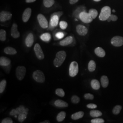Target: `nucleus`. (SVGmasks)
I'll return each mask as SVG.
<instances>
[{"mask_svg": "<svg viewBox=\"0 0 123 123\" xmlns=\"http://www.w3.org/2000/svg\"><path fill=\"white\" fill-rule=\"evenodd\" d=\"M26 73V68L24 66H18L16 70V77L19 80H22Z\"/></svg>", "mask_w": 123, "mask_h": 123, "instance_id": "39448f33", "label": "nucleus"}, {"mask_svg": "<svg viewBox=\"0 0 123 123\" xmlns=\"http://www.w3.org/2000/svg\"><path fill=\"white\" fill-rule=\"evenodd\" d=\"M80 98L77 95H74L71 98V102L73 104H78L80 102Z\"/></svg>", "mask_w": 123, "mask_h": 123, "instance_id": "c9c22d12", "label": "nucleus"}, {"mask_svg": "<svg viewBox=\"0 0 123 123\" xmlns=\"http://www.w3.org/2000/svg\"><path fill=\"white\" fill-rule=\"evenodd\" d=\"M122 106L119 105L115 106L113 109V113L115 115L119 114L120 111L122 110Z\"/></svg>", "mask_w": 123, "mask_h": 123, "instance_id": "7c9ffc66", "label": "nucleus"}, {"mask_svg": "<svg viewBox=\"0 0 123 123\" xmlns=\"http://www.w3.org/2000/svg\"><path fill=\"white\" fill-rule=\"evenodd\" d=\"M40 38L44 42H49L51 39V36L50 34L49 33H44L41 35L40 36Z\"/></svg>", "mask_w": 123, "mask_h": 123, "instance_id": "cd10ccee", "label": "nucleus"}, {"mask_svg": "<svg viewBox=\"0 0 123 123\" xmlns=\"http://www.w3.org/2000/svg\"><path fill=\"white\" fill-rule=\"evenodd\" d=\"M11 62V60L7 57H1L0 58V65L1 66H8L9 65H10Z\"/></svg>", "mask_w": 123, "mask_h": 123, "instance_id": "f3484780", "label": "nucleus"}, {"mask_svg": "<svg viewBox=\"0 0 123 123\" xmlns=\"http://www.w3.org/2000/svg\"><path fill=\"white\" fill-rule=\"evenodd\" d=\"M79 19L82 22L85 23H90L92 22L93 20L90 15L86 12H83L80 14Z\"/></svg>", "mask_w": 123, "mask_h": 123, "instance_id": "423d86ee", "label": "nucleus"}, {"mask_svg": "<svg viewBox=\"0 0 123 123\" xmlns=\"http://www.w3.org/2000/svg\"><path fill=\"white\" fill-rule=\"evenodd\" d=\"M59 17L57 15H52L50 24L53 27L57 26L58 25V22H59Z\"/></svg>", "mask_w": 123, "mask_h": 123, "instance_id": "a211bd4d", "label": "nucleus"}, {"mask_svg": "<svg viewBox=\"0 0 123 123\" xmlns=\"http://www.w3.org/2000/svg\"><path fill=\"white\" fill-rule=\"evenodd\" d=\"M4 51L5 53L8 55H15L17 53V51L15 49L10 47H6L4 49Z\"/></svg>", "mask_w": 123, "mask_h": 123, "instance_id": "5701e85b", "label": "nucleus"}, {"mask_svg": "<svg viewBox=\"0 0 123 123\" xmlns=\"http://www.w3.org/2000/svg\"><path fill=\"white\" fill-rule=\"evenodd\" d=\"M34 50L35 53L38 59L42 60L44 59V53H43V51L39 44L38 43H36L35 45Z\"/></svg>", "mask_w": 123, "mask_h": 123, "instance_id": "1a4fd4ad", "label": "nucleus"}, {"mask_svg": "<svg viewBox=\"0 0 123 123\" xmlns=\"http://www.w3.org/2000/svg\"><path fill=\"white\" fill-rule=\"evenodd\" d=\"M36 0H26V1L27 3H31L35 1Z\"/></svg>", "mask_w": 123, "mask_h": 123, "instance_id": "de8ad7c7", "label": "nucleus"}, {"mask_svg": "<svg viewBox=\"0 0 123 123\" xmlns=\"http://www.w3.org/2000/svg\"><path fill=\"white\" fill-rule=\"evenodd\" d=\"M56 94L58 96L61 97H63L65 95V92L64 90L62 88H57L56 90L55 91Z\"/></svg>", "mask_w": 123, "mask_h": 123, "instance_id": "72a5a7b5", "label": "nucleus"}, {"mask_svg": "<svg viewBox=\"0 0 123 123\" xmlns=\"http://www.w3.org/2000/svg\"><path fill=\"white\" fill-rule=\"evenodd\" d=\"M50 123V121H49V120H45L44 121H43V122H41V123Z\"/></svg>", "mask_w": 123, "mask_h": 123, "instance_id": "8fccbe9b", "label": "nucleus"}, {"mask_svg": "<svg viewBox=\"0 0 123 123\" xmlns=\"http://www.w3.org/2000/svg\"><path fill=\"white\" fill-rule=\"evenodd\" d=\"M84 97L86 99L92 100L94 98V96L92 95V94L89 93L85 94L84 95Z\"/></svg>", "mask_w": 123, "mask_h": 123, "instance_id": "ea45409f", "label": "nucleus"}, {"mask_svg": "<svg viewBox=\"0 0 123 123\" xmlns=\"http://www.w3.org/2000/svg\"><path fill=\"white\" fill-rule=\"evenodd\" d=\"M6 31L3 29L0 30V40L1 41H5L6 40Z\"/></svg>", "mask_w": 123, "mask_h": 123, "instance_id": "473e14b6", "label": "nucleus"}, {"mask_svg": "<svg viewBox=\"0 0 123 123\" xmlns=\"http://www.w3.org/2000/svg\"><path fill=\"white\" fill-rule=\"evenodd\" d=\"M68 26V23L65 21H61L59 22V26L60 27L62 30L66 29Z\"/></svg>", "mask_w": 123, "mask_h": 123, "instance_id": "e433bc0d", "label": "nucleus"}, {"mask_svg": "<svg viewBox=\"0 0 123 123\" xmlns=\"http://www.w3.org/2000/svg\"><path fill=\"white\" fill-rule=\"evenodd\" d=\"M86 12V8L84 6H79L74 11L73 13V16L77 19H79V15L80 14L83 12Z\"/></svg>", "mask_w": 123, "mask_h": 123, "instance_id": "dca6fc26", "label": "nucleus"}, {"mask_svg": "<svg viewBox=\"0 0 123 123\" xmlns=\"http://www.w3.org/2000/svg\"><path fill=\"white\" fill-rule=\"evenodd\" d=\"M37 20L40 26L43 28L46 29L49 27V22L43 14H39L37 15Z\"/></svg>", "mask_w": 123, "mask_h": 123, "instance_id": "6e6552de", "label": "nucleus"}, {"mask_svg": "<svg viewBox=\"0 0 123 123\" xmlns=\"http://www.w3.org/2000/svg\"><path fill=\"white\" fill-rule=\"evenodd\" d=\"M90 115L93 118H97L100 117L102 115V113L100 111L98 110H93L90 111Z\"/></svg>", "mask_w": 123, "mask_h": 123, "instance_id": "a878e982", "label": "nucleus"}, {"mask_svg": "<svg viewBox=\"0 0 123 123\" xmlns=\"http://www.w3.org/2000/svg\"><path fill=\"white\" fill-rule=\"evenodd\" d=\"M91 86L94 90H98L100 88V84L97 79H92L91 82Z\"/></svg>", "mask_w": 123, "mask_h": 123, "instance_id": "412c9836", "label": "nucleus"}, {"mask_svg": "<svg viewBox=\"0 0 123 123\" xmlns=\"http://www.w3.org/2000/svg\"><path fill=\"white\" fill-rule=\"evenodd\" d=\"M10 115H11V116H14V115H17V114H19V113H18V110H17V109L16 110H14V109H13L12 110L11 112H10Z\"/></svg>", "mask_w": 123, "mask_h": 123, "instance_id": "37998d69", "label": "nucleus"}, {"mask_svg": "<svg viewBox=\"0 0 123 123\" xmlns=\"http://www.w3.org/2000/svg\"><path fill=\"white\" fill-rule=\"evenodd\" d=\"M76 31L79 35L82 36L86 35L88 32L87 28L82 25H78L76 27Z\"/></svg>", "mask_w": 123, "mask_h": 123, "instance_id": "9b49d317", "label": "nucleus"}, {"mask_svg": "<svg viewBox=\"0 0 123 123\" xmlns=\"http://www.w3.org/2000/svg\"><path fill=\"white\" fill-rule=\"evenodd\" d=\"M101 85L103 88H107L109 84V80L108 78L105 75L102 76L100 79Z\"/></svg>", "mask_w": 123, "mask_h": 123, "instance_id": "aec40b11", "label": "nucleus"}, {"mask_svg": "<svg viewBox=\"0 0 123 123\" xmlns=\"http://www.w3.org/2000/svg\"><path fill=\"white\" fill-rule=\"evenodd\" d=\"M62 14L63 13L61 12H55V13H53V15H57L59 18L62 15Z\"/></svg>", "mask_w": 123, "mask_h": 123, "instance_id": "a18cd8bd", "label": "nucleus"}, {"mask_svg": "<svg viewBox=\"0 0 123 123\" xmlns=\"http://www.w3.org/2000/svg\"><path fill=\"white\" fill-rule=\"evenodd\" d=\"M27 114L24 113H22L19 114L18 116V120L20 123H22L24 120L26 118Z\"/></svg>", "mask_w": 123, "mask_h": 123, "instance_id": "f704fd0d", "label": "nucleus"}, {"mask_svg": "<svg viewBox=\"0 0 123 123\" xmlns=\"http://www.w3.org/2000/svg\"><path fill=\"white\" fill-rule=\"evenodd\" d=\"M84 115V112L83 111H79L78 112L72 114L71 116V118L74 120H78L83 117Z\"/></svg>", "mask_w": 123, "mask_h": 123, "instance_id": "b1692460", "label": "nucleus"}, {"mask_svg": "<svg viewBox=\"0 0 123 123\" xmlns=\"http://www.w3.org/2000/svg\"><path fill=\"white\" fill-rule=\"evenodd\" d=\"M78 1L79 0H69V2L71 4H74L77 3Z\"/></svg>", "mask_w": 123, "mask_h": 123, "instance_id": "49530a36", "label": "nucleus"}, {"mask_svg": "<svg viewBox=\"0 0 123 123\" xmlns=\"http://www.w3.org/2000/svg\"><path fill=\"white\" fill-rule=\"evenodd\" d=\"M94 53L97 56L99 57H103L105 56V51L100 47H98L95 49Z\"/></svg>", "mask_w": 123, "mask_h": 123, "instance_id": "6ab92c4d", "label": "nucleus"}, {"mask_svg": "<svg viewBox=\"0 0 123 123\" xmlns=\"http://www.w3.org/2000/svg\"><path fill=\"white\" fill-rule=\"evenodd\" d=\"M54 3V0H43L44 6L46 7H51Z\"/></svg>", "mask_w": 123, "mask_h": 123, "instance_id": "c756f323", "label": "nucleus"}, {"mask_svg": "<svg viewBox=\"0 0 123 123\" xmlns=\"http://www.w3.org/2000/svg\"><path fill=\"white\" fill-rule=\"evenodd\" d=\"M66 113L64 111H62L57 114V120L58 122L62 121L66 117Z\"/></svg>", "mask_w": 123, "mask_h": 123, "instance_id": "bb28decb", "label": "nucleus"}, {"mask_svg": "<svg viewBox=\"0 0 123 123\" xmlns=\"http://www.w3.org/2000/svg\"><path fill=\"white\" fill-rule=\"evenodd\" d=\"M18 27L17 24L14 23L11 28V35L14 38H18L20 36V32L18 31Z\"/></svg>", "mask_w": 123, "mask_h": 123, "instance_id": "f8f14e48", "label": "nucleus"}, {"mask_svg": "<svg viewBox=\"0 0 123 123\" xmlns=\"http://www.w3.org/2000/svg\"><path fill=\"white\" fill-rule=\"evenodd\" d=\"M87 107L89 108V109H96L97 107V105L95 104H89L87 105Z\"/></svg>", "mask_w": 123, "mask_h": 123, "instance_id": "79ce46f5", "label": "nucleus"}, {"mask_svg": "<svg viewBox=\"0 0 123 123\" xmlns=\"http://www.w3.org/2000/svg\"><path fill=\"white\" fill-rule=\"evenodd\" d=\"M13 123V121L12 119L10 118H6L4 119H3L1 123Z\"/></svg>", "mask_w": 123, "mask_h": 123, "instance_id": "a19ab883", "label": "nucleus"}, {"mask_svg": "<svg viewBox=\"0 0 123 123\" xmlns=\"http://www.w3.org/2000/svg\"><path fill=\"white\" fill-rule=\"evenodd\" d=\"M12 17V14L8 12L2 11L0 13V21L1 22H5L9 20Z\"/></svg>", "mask_w": 123, "mask_h": 123, "instance_id": "9d476101", "label": "nucleus"}, {"mask_svg": "<svg viewBox=\"0 0 123 123\" xmlns=\"http://www.w3.org/2000/svg\"><path fill=\"white\" fill-rule=\"evenodd\" d=\"M74 41V38L71 36H68L64 38V39L62 40L60 42V45L62 46H66L69 45L73 43Z\"/></svg>", "mask_w": 123, "mask_h": 123, "instance_id": "2eb2a0df", "label": "nucleus"}, {"mask_svg": "<svg viewBox=\"0 0 123 123\" xmlns=\"http://www.w3.org/2000/svg\"><path fill=\"white\" fill-rule=\"evenodd\" d=\"M31 14V10L30 8H26L22 14V20L24 22H26L30 19Z\"/></svg>", "mask_w": 123, "mask_h": 123, "instance_id": "ddd939ff", "label": "nucleus"}, {"mask_svg": "<svg viewBox=\"0 0 123 123\" xmlns=\"http://www.w3.org/2000/svg\"><path fill=\"white\" fill-rule=\"evenodd\" d=\"M113 12H115V10H114H114H113Z\"/></svg>", "mask_w": 123, "mask_h": 123, "instance_id": "864d4df0", "label": "nucleus"}, {"mask_svg": "<svg viewBox=\"0 0 123 123\" xmlns=\"http://www.w3.org/2000/svg\"><path fill=\"white\" fill-rule=\"evenodd\" d=\"M32 77L35 81L40 83H43L45 81L44 73L40 70L34 71L32 74Z\"/></svg>", "mask_w": 123, "mask_h": 123, "instance_id": "7ed1b4c3", "label": "nucleus"}, {"mask_svg": "<svg viewBox=\"0 0 123 123\" xmlns=\"http://www.w3.org/2000/svg\"><path fill=\"white\" fill-rule=\"evenodd\" d=\"M79 73V65L77 62L76 61L72 62L70 64L69 74L71 77L76 76Z\"/></svg>", "mask_w": 123, "mask_h": 123, "instance_id": "20e7f679", "label": "nucleus"}, {"mask_svg": "<svg viewBox=\"0 0 123 123\" xmlns=\"http://www.w3.org/2000/svg\"><path fill=\"white\" fill-rule=\"evenodd\" d=\"M94 1H97V2H98V1H100L101 0H93Z\"/></svg>", "mask_w": 123, "mask_h": 123, "instance_id": "603ef678", "label": "nucleus"}, {"mask_svg": "<svg viewBox=\"0 0 123 123\" xmlns=\"http://www.w3.org/2000/svg\"><path fill=\"white\" fill-rule=\"evenodd\" d=\"M64 33L61 31L57 32L55 34V37L58 39H60L64 37Z\"/></svg>", "mask_w": 123, "mask_h": 123, "instance_id": "58836bf2", "label": "nucleus"}, {"mask_svg": "<svg viewBox=\"0 0 123 123\" xmlns=\"http://www.w3.org/2000/svg\"><path fill=\"white\" fill-rule=\"evenodd\" d=\"M91 122L92 123H105V120L100 118H96L92 119Z\"/></svg>", "mask_w": 123, "mask_h": 123, "instance_id": "4c0bfd02", "label": "nucleus"}, {"mask_svg": "<svg viewBox=\"0 0 123 123\" xmlns=\"http://www.w3.org/2000/svg\"><path fill=\"white\" fill-rule=\"evenodd\" d=\"M88 13L90 15L91 17L93 19H95L98 15V11L95 9H90L88 11Z\"/></svg>", "mask_w": 123, "mask_h": 123, "instance_id": "c85d7f7f", "label": "nucleus"}, {"mask_svg": "<svg viewBox=\"0 0 123 123\" xmlns=\"http://www.w3.org/2000/svg\"><path fill=\"white\" fill-rule=\"evenodd\" d=\"M111 43L114 47H119L123 45V37L115 36L111 40Z\"/></svg>", "mask_w": 123, "mask_h": 123, "instance_id": "0eeeda50", "label": "nucleus"}, {"mask_svg": "<svg viewBox=\"0 0 123 123\" xmlns=\"http://www.w3.org/2000/svg\"><path fill=\"white\" fill-rule=\"evenodd\" d=\"M110 18L111 20V21H113V22L116 21L118 20V17L116 15H113V14H111Z\"/></svg>", "mask_w": 123, "mask_h": 123, "instance_id": "c03bdc74", "label": "nucleus"}, {"mask_svg": "<svg viewBox=\"0 0 123 123\" xmlns=\"http://www.w3.org/2000/svg\"><path fill=\"white\" fill-rule=\"evenodd\" d=\"M34 43V36L32 33H29L26 37L25 43L27 47H31Z\"/></svg>", "mask_w": 123, "mask_h": 123, "instance_id": "4468645a", "label": "nucleus"}, {"mask_svg": "<svg viewBox=\"0 0 123 123\" xmlns=\"http://www.w3.org/2000/svg\"><path fill=\"white\" fill-rule=\"evenodd\" d=\"M96 65L95 62L93 60H90L88 64V69L89 72H92L95 70Z\"/></svg>", "mask_w": 123, "mask_h": 123, "instance_id": "393cba45", "label": "nucleus"}, {"mask_svg": "<svg viewBox=\"0 0 123 123\" xmlns=\"http://www.w3.org/2000/svg\"><path fill=\"white\" fill-rule=\"evenodd\" d=\"M54 104L57 107H61V108L67 107L68 106V104L67 102L60 99H57V100H56L54 103Z\"/></svg>", "mask_w": 123, "mask_h": 123, "instance_id": "4be33fe9", "label": "nucleus"}, {"mask_svg": "<svg viewBox=\"0 0 123 123\" xmlns=\"http://www.w3.org/2000/svg\"><path fill=\"white\" fill-rule=\"evenodd\" d=\"M67 54L65 51H61L57 52L56 55V57L53 61L54 65L58 68L60 67L66 59Z\"/></svg>", "mask_w": 123, "mask_h": 123, "instance_id": "f257e3e1", "label": "nucleus"}, {"mask_svg": "<svg viewBox=\"0 0 123 123\" xmlns=\"http://www.w3.org/2000/svg\"><path fill=\"white\" fill-rule=\"evenodd\" d=\"M111 14V10L110 6H105L101 9V12L99 16V19L102 21L107 20Z\"/></svg>", "mask_w": 123, "mask_h": 123, "instance_id": "f03ea898", "label": "nucleus"}, {"mask_svg": "<svg viewBox=\"0 0 123 123\" xmlns=\"http://www.w3.org/2000/svg\"><path fill=\"white\" fill-rule=\"evenodd\" d=\"M54 27L52 26L50 24H49V28L48 29H49V30H53V29Z\"/></svg>", "mask_w": 123, "mask_h": 123, "instance_id": "09e8293b", "label": "nucleus"}, {"mask_svg": "<svg viewBox=\"0 0 123 123\" xmlns=\"http://www.w3.org/2000/svg\"><path fill=\"white\" fill-rule=\"evenodd\" d=\"M107 21H108V22H110V21H111V19H110V18H109L107 19Z\"/></svg>", "mask_w": 123, "mask_h": 123, "instance_id": "3c124183", "label": "nucleus"}, {"mask_svg": "<svg viewBox=\"0 0 123 123\" xmlns=\"http://www.w3.org/2000/svg\"><path fill=\"white\" fill-rule=\"evenodd\" d=\"M6 81L5 79L2 80L0 83V93H2L4 92L5 89L6 87Z\"/></svg>", "mask_w": 123, "mask_h": 123, "instance_id": "2f4dec72", "label": "nucleus"}]
</instances>
